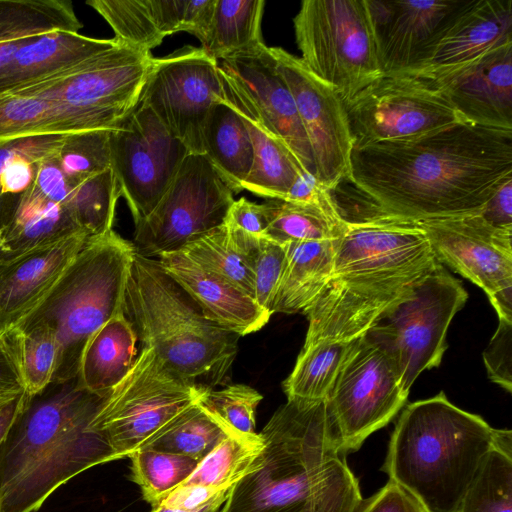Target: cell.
<instances>
[{
    "label": "cell",
    "mask_w": 512,
    "mask_h": 512,
    "mask_svg": "<svg viewBox=\"0 0 512 512\" xmlns=\"http://www.w3.org/2000/svg\"><path fill=\"white\" fill-rule=\"evenodd\" d=\"M512 178V130L460 122L405 141L353 147L347 180L381 214L424 222L479 214Z\"/></svg>",
    "instance_id": "1"
},
{
    "label": "cell",
    "mask_w": 512,
    "mask_h": 512,
    "mask_svg": "<svg viewBox=\"0 0 512 512\" xmlns=\"http://www.w3.org/2000/svg\"><path fill=\"white\" fill-rule=\"evenodd\" d=\"M438 261L419 223L385 214L346 220L335 240L330 277L303 313V346L365 335L406 300Z\"/></svg>",
    "instance_id": "2"
},
{
    "label": "cell",
    "mask_w": 512,
    "mask_h": 512,
    "mask_svg": "<svg viewBox=\"0 0 512 512\" xmlns=\"http://www.w3.org/2000/svg\"><path fill=\"white\" fill-rule=\"evenodd\" d=\"M258 466L225 512H354L358 480L332 433L326 400H287L260 432Z\"/></svg>",
    "instance_id": "3"
},
{
    "label": "cell",
    "mask_w": 512,
    "mask_h": 512,
    "mask_svg": "<svg viewBox=\"0 0 512 512\" xmlns=\"http://www.w3.org/2000/svg\"><path fill=\"white\" fill-rule=\"evenodd\" d=\"M105 397L78 377L30 396L0 443V512H35L77 474L116 460L89 429Z\"/></svg>",
    "instance_id": "4"
},
{
    "label": "cell",
    "mask_w": 512,
    "mask_h": 512,
    "mask_svg": "<svg viewBox=\"0 0 512 512\" xmlns=\"http://www.w3.org/2000/svg\"><path fill=\"white\" fill-rule=\"evenodd\" d=\"M497 432L440 392L402 411L382 470L425 512H457Z\"/></svg>",
    "instance_id": "5"
},
{
    "label": "cell",
    "mask_w": 512,
    "mask_h": 512,
    "mask_svg": "<svg viewBox=\"0 0 512 512\" xmlns=\"http://www.w3.org/2000/svg\"><path fill=\"white\" fill-rule=\"evenodd\" d=\"M124 314L141 347L150 348L183 380L208 389L228 377L240 336L208 319L155 258L136 251L126 282Z\"/></svg>",
    "instance_id": "6"
},
{
    "label": "cell",
    "mask_w": 512,
    "mask_h": 512,
    "mask_svg": "<svg viewBox=\"0 0 512 512\" xmlns=\"http://www.w3.org/2000/svg\"><path fill=\"white\" fill-rule=\"evenodd\" d=\"M134 253L133 243L113 229L89 237L45 297L11 332L23 333L40 325L52 330L59 354L51 382L78 377L82 354L91 336L124 312Z\"/></svg>",
    "instance_id": "7"
},
{
    "label": "cell",
    "mask_w": 512,
    "mask_h": 512,
    "mask_svg": "<svg viewBox=\"0 0 512 512\" xmlns=\"http://www.w3.org/2000/svg\"><path fill=\"white\" fill-rule=\"evenodd\" d=\"M293 24L301 62L344 103L382 76L367 0H304Z\"/></svg>",
    "instance_id": "8"
},
{
    "label": "cell",
    "mask_w": 512,
    "mask_h": 512,
    "mask_svg": "<svg viewBox=\"0 0 512 512\" xmlns=\"http://www.w3.org/2000/svg\"><path fill=\"white\" fill-rule=\"evenodd\" d=\"M141 348L128 374L103 399L89 424L116 459L147 447L204 390L167 369L150 348Z\"/></svg>",
    "instance_id": "9"
},
{
    "label": "cell",
    "mask_w": 512,
    "mask_h": 512,
    "mask_svg": "<svg viewBox=\"0 0 512 512\" xmlns=\"http://www.w3.org/2000/svg\"><path fill=\"white\" fill-rule=\"evenodd\" d=\"M467 299L461 282L438 262L406 300L367 332L392 356L406 393L423 371L440 365L448 327Z\"/></svg>",
    "instance_id": "10"
},
{
    "label": "cell",
    "mask_w": 512,
    "mask_h": 512,
    "mask_svg": "<svg viewBox=\"0 0 512 512\" xmlns=\"http://www.w3.org/2000/svg\"><path fill=\"white\" fill-rule=\"evenodd\" d=\"M408 395L388 350L368 333L357 338L326 399L340 451L358 450L394 418Z\"/></svg>",
    "instance_id": "11"
},
{
    "label": "cell",
    "mask_w": 512,
    "mask_h": 512,
    "mask_svg": "<svg viewBox=\"0 0 512 512\" xmlns=\"http://www.w3.org/2000/svg\"><path fill=\"white\" fill-rule=\"evenodd\" d=\"M233 194L204 154L189 153L158 204L135 226V251L150 258L181 251L224 224Z\"/></svg>",
    "instance_id": "12"
},
{
    "label": "cell",
    "mask_w": 512,
    "mask_h": 512,
    "mask_svg": "<svg viewBox=\"0 0 512 512\" xmlns=\"http://www.w3.org/2000/svg\"><path fill=\"white\" fill-rule=\"evenodd\" d=\"M354 147L405 141L466 122L431 80L382 75L345 103Z\"/></svg>",
    "instance_id": "13"
},
{
    "label": "cell",
    "mask_w": 512,
    "mask_h": 512,
    "mask_svg": "<svg viewBox=\"0 0 512 512\" xmlns=\"http://www.w3.org/2000/svg\"><path fill=\"white\" fill-rule=\"evenodd\" d=\"M109 144L111 168L136 226L158 204L190 152L141 102L110 130Z\"/></svg>",
    "instance_id": "14"
},
{
    "label": "cell",
    "mask_w": 512,
    "mask_h": 512,
    "mask_svg": "<svg viewBox=\"0 0 512 512\" xmlns=\"http://www.w3.org/2000/svg\"><path fill=\"white\" fill-rule=\"evenodd\" d=\"M222 91L217 60L186 46L153 58L140 101L192 154H204V128Z\"/></svg>",
    "instance_id": "15"
},
{
    "label": "cell",
    "mask_w": 512,
    "mask_h": 512,
    "mask_svg": "<svg viewBox=\"0 0 512 512\" xmlns=\"http://www.w3.org/2000/svg\"><path fill=\"white\" fill-rule=\"evenodd\" d=\"M152 59L149 52L120 45L67 74L13 94L40 97L94 113L113 129L138 105Z\"/></svg>",
    "instance_id": "16"
},
{
    "label": "cell",
    "mask_w": 512,
    "mask_h": 512,
    "mask_svg": "<svg viewBox=\"0 0 512 512\" xmlns=\"http://www.w3.org/2000/svg\"><path fill=\"white\" fill-rule=\"evenodd\" d=\"M277 68L294 98L307 135L316 181L329 191L348 178L354 147L344 101L328 84L315 77L300 58L271 47Z\"/></svg>",
    "instance_id": "17"
},
{
    "label": "cell",
    "mask_w": 512,
    "mask_h": 512,
    "mask_svg": "<svg viewBox=\"0 0 512 512\" xmlns=\"http://www.w3.org/2000/svg\"><path fill=\"white\" fill-rule=\"evenodd\" d=\"M435 259L486 295L512 284V228L488 223L480 214L419 222Z\"/></svg>",
    "instance_id": "18"
},
{
    "label": "cell",
    "mask_w": 512,
    "mask_h": 512,
    "mask_svg": "<svg viewBox=\"0 0 512 512\" xmlns=\"http://www.w3.org/2000/svg\"><path fill=\"white\" fill-rule=\"evenodd\" d=\"M468 0H367L382 75L417 66Z\"/></svg>",
    "instance_id": "19"
},
{
    "label": "cell",
    "mask_w": 512,
    "mask_h": 512,
    "mask_svg": "<svg viewBox=\"0 0 512 512\" xmlns=\"http://www.w3.org/2000/svg\"><path fill=\"white\" fill-rule=\"evenodd\" d=\"M217 63L249 96L265 123L287 146L302 169L315 177L307 135L292 93L277 68L271 47L261 42Z\"/></svg>",
    "instance_id": "20"
},
{
    "label": "cell",
    "mask_w": 512,
    "mask_h": 512,
    "mask_svg": "<svg viewBox=\"0 0 512 512\" xmlns=\"http://www.w3.org/2000/svg\"><path fill=\"white\" fill-rule=\"evenodd\" d=\"M509 42H512V1L468 0L425 58L402 74L433 79Z\"/></svg>",
    "instance_id": "21"
},
{
    "label": "cell",
    "mask_w": 512,
    "mask_h": 512,
    "mask_svg": "<svg viewBox=\"0 0 512 512\" xmlns=\"http://www.w3.org/2000/svg\"><path fill=\"white\" fill-rule=\"evenodd\" d=\"M429 80L466 122L512 130V42Z\"/></svg>",
    "instance_id": "22"
},
{
    "label": "cell",
    "mask_w": 512,
    "mask_h": 512,
    "mask_svg": "<svg viewBox=\"0 0 512 512\" xmlns=\"http://www.w3.org/2000/svg\"><path fill=\"white\" fill-rule=\"evenodd\" d=\"M89 237L76 234L23 254L0 258V336L37 306Z\"/></svg>",
    "instance_id": "23"
},
{
    "label": "cell",
    "mask_w": 512,
    "mask_h": 512,
    "mask_svg": "<svg viewBox=\"0 0 512 512\" xmlns=\"http://www.w3.org/2000/svg\"><path fill=\"white\" fill-rule=\"evenodd\" d=\"M160 267L191 297L208 319L245 336L263 328L272 316L225 278L200 266L182 251L157 257Z\"/></svg>",
    "instance_id": "24"
},
{
    "label": "cell",
    "mask_w": 512,
    "mask_h": 512,
    "mask_svg": "<svg viewBox=\"0 0 512 512\" xmlns=\"http://www.w3.org/2000/svg\"><path fill=\"white\" fill-rule=\"evenodd\" d=\"M219 70L222 79L220 97L241 116L253 145V166L244 189L265 198L288 199L295 184L308 174L265 123L244 90L232 77Z\"/></svg>",
    "instance_id": "25"
},
{
    "label": "cell",
    "mask_w": 512,
    "mask_h": 512,
    "mask_svg": "<svg viewBox=\"0 0 512 512\" xmlns=\"http://www.w3.org/2000/svg\"><path fill=\"white\" fill-rule=\"evenodd\" d=\"M113 39L52 31L23 39L0 95L13 94L34 84L60 77L80 64L118 46Z\"/></svg>",
    "instance_id": "26"
},
{
    "label": "cell",
    "mask_w": 512,
    "mask_h": 512,
    "mask_svg": "<svg viewBox=\"0 0 512 512\" xmlns=\"http://www.w3.org/2000/svg\"><path fill=\"white\" fill-rule=\"evenodd\" d=\"M80 233L84 232L69 209L48 199L33 185L0 212V258L14 257Z\"/></svg>",
    "instance_id": "27"
},
{
    "label": "cell",
    "mask_w": 512,
    "mask_h": 512,
    "mask_svg": "<svg viewBox=\"0 0 512 512\" xmlns=\"http://www.w3.org/2000/svg\"><path fill=\"white\" fill-rule=\"evenodd\" d=\"M138 338L124 312L103 324L82 354L78 381L91 393L107 396L128 374L137 358Z\"/></svg>",
    "instance_id": "28"
},
{
    "label": "cell",
    "mask_w": 512,
    "mask_h": 512,
    "mask_svg": "<svg viewBox=\"0 0 512 512\" xmlns=\"http://www.w3.org/2000/svg\"><path fill=\"white\" fill-rule=\"evenodd\" d=\"M110 129L98 115L40 97L0 95V141L34 134Z\"/></svg>",
    "instance_id": "29"
},
{
    "label": "cell",
    "mask_w": 512,
    "mask_h": 512,
    "mask_svg": "<svg viewBox=\"0 0 512 512\" xmlns=\"http://www.w3.org/2000/svg\"><path fill=\"white\" fill-rule=\"evenodd\" d=\"M335 240L301 241L285 245L286 259L272 313H304L327 283Z\"/></svg>",
    "instance_id": "30"
},
{
    "label": "cell",
    "mask_w": 512,
    "mask_h": 512,
    "mask_svg": "<svg viewBox=\"0 0 512 512\" xmlns=\"http://www.w3.org/2000/svg\"><path fill=\"white\" fill-rule=\"evenodd\" d=\"M204 155L233 193L244 190L254 161L249 131L241 116L221 97L207 118Z\"/></svg>",
    "instance_id": "31"
},
{
    "label": "cell",
    "mask_w": 512,
    "mask_h": 512,
    "mask_svg": "<svg viewBox=\"0 0 512 512\" xmlns=\"http://www.w3.org/2000/svg\"><path fill=\"white\" fill-rule=\"evenodd\" d=\"M266 204L269 224L263 238L282 245L337 239L346 221L327 189L313 201L272 199Z\"/></svg>",
    "instance_id": "32"
},
{
    "label": "cell",
    "mask_w": 512,
    "mask_h": 512,
    "mask_svg": "<svg viewBox=\"0 0 512 512\" xmlns=\"http://www.w3.org/2000/svg\"><path fill=\"white\" fill-rule=\"evenodd\" d=\"M355 341L320 340L303 346L283 382L287 400H326Z\"/></svg>",
    "instance_id": "33"
},
{
    "label": "cell",
    "mask_w": 512,
    "mask_h": 512,
    "mask_svg": "<svg viewBox=\"0 0 512 512\" xmlns=\"http://www.w3.org/2000/svg\"><path fill=\"white\" fill-rule=\"evenodd\" d=\"M263 0H215L203 48L221 60L262 42Z\"/></svg>",
    "instance_id": "34"
},
{
    "label": "cell",
    "mask_w": 512,
    "mask_h": 512,
    "mask_svg": "<svg viewBox=\"0 0 512 512\" xmlns=\"http://www.w3.org/2000/svg\"><path fill=\"white\" fill-rule=\"evenodd\" d=\"M457 512H512V432L498 429L495 443Z\"/></svg>",
    "instance_id": "35"
},
{
    "label": "cell",
    "mask_w": 512,
    "mask_h": 512,
    "mask_svg": "<svg viewBox=\"0 0 512 512\" xmlns=\"http://www.w3.org/2000/svg\"><path fill=\"white\" fill-rule=\"evenodd\" d=\"M263 448L260 433L251 437L230 434L199 462L180 486H200L215 491L233 488L257 468Z\"/></svg>",
    "instance_id": "36"
},
{
    "label": "cell",
    "mask_w": 512,
    "mask_h": 512,
    "mask_svg": "<svg viewBox=\"0 0 512 512\" xmlns=\"http://www.w3.org/2000/svg\"><path fill=\"white\" fill-rule=\"evenodd\" d=\"M83 27L65 0H0V43Z\"/></svg>",
    "instance_id": "37"
},
{
    "label": "cell",
    "mask_w": 512,
    "mask_h": 512,
    "mask_svg": "<svg viewBox=\"0 0 512 512\" xmlns=\"http://www.w3.org/2000/svg\"><path fill=\"white\" fill-rule=\"evenodd\" d=\"M230 434L237 433L229 430L197 400L145 448L184 455L200 462Z\"/></svg>",
    "instance_id": "38"
},
{
    "label": "cell",
    "mask_w": 512,
    "mask_h": 512,
    "mask_svg": "<svg viewBox=\"0 0 512 512\" xmlns=\"http://www.w3.org/2000/svg\"><path fill=\"white\" fill-rule=\"evenodd\" d=\"M86 3L110 25L114 39L129 48L150 53L166 37L153 0H90Z\"/></svg>",
    "instance_id": "39"
},
{
    "label": "cell",
    "mask_w": 512,
    "mask_h": 512,
    "mask_svg": "<svg viewBox=\"0 0 512 512\" xmlns=\"http://www.w3.org/2000/svg\"><path fill=\"white\" fill-rule=\"evenodd\" d=\"M181 251L254 299V255L234 243L224 224L190 242Z\"/></svg>",
    "instance_id": "40"
},
{
    "label": "cell",
    "mask_w": 512,
    "mask_h": 512,
    "mask_svg": "<svg viewBox=\"0 0 512 512\" xmlns=\"http://www.w3.org/2000/svg\"><path fill=\"white\" fill-rule=\"evenodd\" d=\"M132 480L152 508L159 506L194 472L199 461L180 454L143 448L131 456Z\"/></svg>",
    "instance_id": "41"
},
{
    "label": "cell",
    "mask_w": 512,
    "mask_h": 512,
    "mask_svg": "<svg viewBox=\"0 0 512 512\" xmlns=\"http://www.w3.org/2000/svg\"><path fill=\"white\" fill-rule=\"evenodd\" d=\"M120 190L112 168L94 174L72 186L68 209L88 237L112 230Z\"/></svg>",
    "instance_id": "42"
},
{
    "label": "cell",
    "mask_w": 512,
    "mask_h": 512,
    "mask_svg": "<svg viewBox=\"0 0 512 512\" xmlns=\"http://www.w3.org/2000/svg\"><path fill=\"white\" fill-rule=\"evenodd\" d=\"M18 359L25 390L34 395L47 387L58 363V343L48 327L40 325L7 335Z\"/></svg>",
    "instance_id": "43"
},
{
    "label": "cell",
    "mask_w": 512,
    "mask_h": 512,
    "mask_svg": "<svg viewBox=\"0 0 512 512\" xmlns=\"http://www.w3.org/2000/svg\"><path fill=\"white\" fill-rule=\"evenodd\" d=\"M110 129L67 134L57 159L71 186L111 168Z\"/></svg>",
    "instance_id": "44"
},
{
    "label": "cell",
    "mask_w": 512,
    "mask_h": 512,
    "mask_svg": "<svg viewBox=\"0 0 512 512\" xmlns=\"http://www.w3.org/2000/svg\"><path fill=\"white\" fill-rule=\"evenodd\" d=\"M263 396L245 384H232L222 389H204L198 402L229 430L242 436H255V414Z\"/></svg>",
    "instance_id": "45"
},
{
    "label": "cell",
    "mask_w": 512,
    "mask_h": 512,
    "mask_svg": "<svg viewBox=\"0 0 512 512\" xmlns=\"http://www.w3.org/2000/svg\"><path fill=\"white\" fill-rule=\"evenodd\" d=\"M286 259L285 245L261 238L254 254V300L273 315L272 306Z\"/></svg>",
    "instance_id": "46"
},
{
    "label": "cell",
    "mask_w": 512,
    "mask_h": 512,
    "mask_svg": "<svg viewBox=\"0 0 512 512\" xmlns=\"http://www.w3.org/2000/svg\"><path fill=\"white\" fill-rule=\"evenodd\" d=\"M66 135L34 134L0 141V174L6 165L14 160L24 159L38 164L56 155Z\"/></svg>",
    "instance_id": "47"
},
{
    "label": "cell",
    "mask_w": 512,
    "mask_h": 512,
    "mask_svg": "<svg viewBox=\"0 0 512 512\" xmlns=\"http://www.w3.org/2000/svg\"><path fill=\"white\" fill-rule=\"evenodd\" d=\"M483 360L489 379L511 393L512 322L499 319L498 327L483 352Z\"/></svg>",
    "instance_id": "48"
},
{
    "label": "cell",
    "mask_w": 512,
    "mask_h": 512,
    "mask_svg": "<svg viewBox=\"0 0 512 512\" xmlns=\"http://www.w3.org/2000/svg\"><path fill=\"white\" fill-rule=\"evenodd\" d=\"M224 224L229 229L263 238L269 224L267 204H257L244 197L234 200Z\"/></svg>",
    "instance_id": "49"
},
{
    "label": "cell",
    "mask_w": 512,
    "mask_h": 512,
    "mask_svg": "<svg viewBox=\"0 0 512 512\" xmlns=\"http://www.w3.org/2000/svg\"><path fill=\"white\" fill-rule=\"evenodd\" d=\"M354 512H425L402 487L388 481L378 492L358 504Z\"/></svg>",
    "instance_id": "50"
},
{
    "label": "cell",
    "mask_w": 512,
    "mask_h": 512,
    "mask_svg": "<svg viewBox=\"0 0 512 512\" xmlns=\"http://www.w3.org/2000/svg\"><path fill=\"white\" fill-rule=\"evenodd\" d=\"M33 185L48 199L67 207L72 186L60 167L57 154L37 164Z\"/></svg>",
    "instance_id": "51"
},
{
    "label": "cell",
    "mask_w": 512,
    "mask_h": 512,
    "mask_svg": "<svg viewBox=\"0 0 512 512\" xmlns=\"http://www.w3.org/2000/svg\"><path fill=\"white\" fill-rule=\"evenodd\" d=\"M37 164L18 159L6 165L0 174V196L19 195L34 184Z\"/></svg>",
    "instance_id": "52"
},
{
    "label": "cell",
    "mask_w": 512,
    "mask_h": 512,
    "mask_svg": "<svg viewBox=\"0 0 512 512\" xmlns=\"http://www.w3.org/2000/svg\"><path fill=\"white\" fill-rule=\"evenodd\" d=\"M16 352L8 336H0V397L24 391Z\"/></svg>",
    "instance_id": "53"
},
{
    "label": "cell",
    "mask_w": 512,
    "mask_h": 512,
    "mask_svg": "<svg viewBox=\"0 0 512 512\" xmlns=\"http://www.w3.org/2000/svg\"><path fill=\"white\" fill-rule=\"evenodd\" d=\"M479 214L493 226L512 228V178L496 190Z\"/></svg>",
    "instance_id": "54"
},
{
    "label": "cell",
    "mask_w": 512,
    "mask_h": 512,
    "mask_svg": "<svg viewBox=\"0 0 512 512\" xmlns=\"http://www.w3.org/2000/svg\"><path fill=\"white\" fill-rule=\"evenodd\" d=\"M30 396L31 394L24 390L17 394L0 397V443Z\"/></svg>",
    "instance_id": "55"
},
{
    "label": "cell",
    "mask_w": 512,
    "mask_h": 512,
    "mask_svg": "<svg viewBox=\"0 0 512 512\" xmlns=\"http://www.w3.org/2000/svg\"><path fill=\"white\" fill-rule=\"evenodd\" d=\"M498 319L512 322V284H507L488 295Z\"/></svg>",
    "instance_id": "56"
},
{
    "label": "cell",
    "mask_w": 512,
    "mask_h": 512,
    "mask_svg": "<svg viewBox=\"0 0 512 512\" xmlns=\"http://www.w3.org/2000/svg\"><path fill=\"white\" fill-rule=\"evenodd\" d=\"M233 489L234 487L223 491L209 503L195 509L183 510L161 504L153 508L151 512H225L227 502Z\"/></svg>",
    "instance_id": "57"
},
{
    "label": "cell",
    "mask_w": 512,
    "mask_h": 512,
    "mask_svg": "<svg viewBox=\"0 0 512 512\" xmlns=\"http://www.w3.org/2000/svg\"><path fill=\"white\" fill-rule=\"evenodd\" d=\"M22 41L23 39L0 43V87L10 72L15 54Z\"/></svg>",
    "instance_id": "58"
}]
</instances>
